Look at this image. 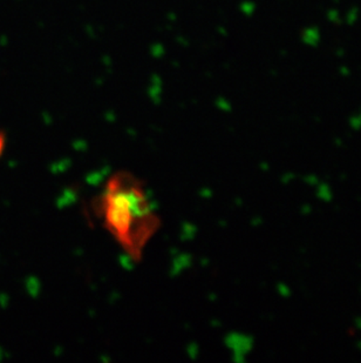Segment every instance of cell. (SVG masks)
I'll use <instances>...</instances> for the list:
<instances>
[{
	"label": "cell",
	"instance_id": "cell-1",
	"mask_svg": "<svg viewBox=\"0 0 361 363\" xmlns=\"http://www.w3.org/2000/svg\"><path fill=\"white\" fill-rule=\"evenodd\" d=\"M105 226L132 257L141 250L159 227L154 205L146 189L132 175L118 174L100 198Z\"/></svg>",
	"mask_w": 361,
	"mask_h": 363
},
{
	"label": "cell",
	"instance_id": "cell-2",
	"mask_svg": "<svg viewBox=\"0 0 361 363\" xmlns=\"http://www.w3.org/2000/svg\"><path fill=\"white\" fill-rule=\"evenodd\" d=\"M227 346L236 362H244L255 347L253 336L244 333H231L227 336Z\"/></svg>",
	"mask_w": 361,
	"mask_h": 363
},
{
	"label": "cell",
	"instance_id": "cell-3",
	"mask_svg": "<svg viewBox=\"0 0 361 363\" xmlns=\"http://www.w3.org/2000/svg\"><path fill=\"white\" fill-rule=\"evenodd\" d=\"M300 39L303 41V44L309 48H317L321 44V31L317 25H311L303 28Z\"/></svg>",
	"mask_w": 361,
	"mask_h": 363
},
{
	"label": "cell",
	"instance_id": "cell-4",
	"mask_svg": "<svg viewBox=\"0 0 361 363\" xmlns=\"http://www.w3.org/2000/svg\"><path fill=\"white\" fill-rule=\"evenodd\" d=\"M314 196L319 201L325 202V203H330L334 198L333 189L328 182H318L317 185L314 186Z\"/></svg>",
	"mask_w": 361,
	"mask_h": 363
},
{
	"label": "cell",
	"instance_id": "cell-5",
	"mask_svg": "<svg viewBox=\"0 0 361 363\" xmlns=\"http://www.w3.org/2000/svg\"><path fill=\"white\" fill-rule=\"evenodd\" d=\"M348 126L355 132L361 130V108L355 111V113H352L350 116V118H348Z\"/></svg>",
	"mask_w": 361,
	"mask_h": 363
},
{
	"label": "cell",
	"instance_id": "cell-6",
	"mask_svg": "<svg viewBox=\"0 0 361 363\" xmlns=\"http://www.w3.org/2000/svg\"><path fill=\"white\" fill-rule=\"evenodd\" d=\"M276 291L280 298H290L292 296V288H291V286L287 284V282H280V284H277Z\"/></svg>",
	"mask_w": 361,
	"mask_h": 363
},
{
	"label": "cell",
	"instance_id": "cell-7",
	"mask_svg": "<svg viewBox=\"0 0 361 363\" xmlns=\"http://www.w3.org/2000/svg\"><path fill=\"white\" fill-rule=\"evenodd\" d=\"M359 19V9L358 7H351L350 10L348 11V13L345 16V21L348 23V25H355L357 23V21Z\"/></svg>",
	"mask_w": 361,
	"mask_h": 363
},
{
	"label": "cell",
	"instance_id": "cell-8",
	"mask_svg": "<svg viewBox=\"0 0 361 363\" xmlns=\"http://www.w3.org/2000/svg\"><path fill=\"white\" fill-rule=\"evenodd\" d=\"M327 19H328L331 23H333V24H341V23H343L340 13H339V11L336 10V9H330V10L327 11Z\"/></svg>",
	"mask_w": 361,
	"mask_h": 363
},
{
	"label": "cell",
	"instance_id": "cell-9",
	"mask_svg": "<svg viewBox=\"0 0 361 363\" xmlns=\"http://www.w3.org/2000/svg\"><path fill=\"white\" fill-rule=\"evenodd\" d=\"M303 182L307 187H312L314 189V186L321 182V179L318 178V175L316 174H306L304 177Z\"/></svg>",
	"mask_w": 361,
	"mask_h": 363
},
{
	"label": "cell",
	"instance_id": "cell-10",
	"mask_svg": "<svg viewBox=\"0 0 361 363\" xmlns=\"http://www.w3.org/2000/svg\"><path fill=\"white\" fill-rule=\"evenodd\" d=\"M280 180H282L284 185H290V184H292V182L296 180V174L292 173V172H285V173L282 174Z\"/></svg>",
	"mask_w": 361,
	"mask_h": 363
},
{
	"label": "cell",
	"instance_id": "cell-11",
	"mask_svg": "<svg viewBox=\"0 0 361 363\" xmlns=\"http://www.w3.org/2000/svg\"><path fill=\"white\" fill-rule=\"evenodd\" d=\"M5 147H6V134L3 130H0V158L4 155Z\"/></svg>",
	"mask_w": 361,
	"mask_h": 363
},
{
	"label": "cell",
	"instance_id": "cell-12",
	"mask_svg": "<svg viewBox=\"0 0 361 363\" xmlns=\"http://www.w3.org/2000/svg\"><path fill=\"white\" fill-rule=\"evenodd\" d=\"M299 212L302 216H310L312 213V206L310 203H303L300 206Z\"/></svg>",
	"mask_w": 361,
	"mask_h": 363
},
{
	"label": "cell",
	"instance_id": "cell-13",
	"mask_svg": "<svg viewBox=\"0 0 361 363\" xmlns=\"http://www.w3.org/2000/svg\"><path fill=\"white\" fill-rule=\"evenodd\" d=\"M352 325H353V328H355V330L361 332V315L355 316V320H353V323H352Z\"/></svg>",
	"mask_w": 361,
	"mask_h": 363
},
{
	"label": "cell",
	"instance_id": "cell-14",
	"mask_svg": "<svg viewBox=\"0 0 361 363\" xmlns=\"http://www.w3.org/2000/svg\"><path fill=\"white\" fill-rule=\"evenodd\" d=\"M357 350L361 353V339L358 340V342H357Z\"/></svg>",
	"mask_w": 361,
	"mask_h": 363
},
{
	"label": "cell",
	"instance_id": "cell-15",
	"mask_svg": "<svg viewBox=\"0 0 361 363\" xmlns=\"http://www.w3.org/2000/svg\"><path fill=\"white\" fill-rule=\"evenodd\" d=\"M360 294H361V286H360Z\"/></svg>",
	"mask_w": 361,
	"mask_h": 363
}]
</instances>
